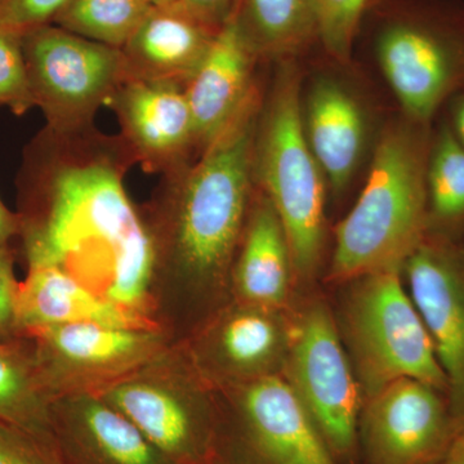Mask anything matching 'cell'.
<instances>
[{
    "instance_id": "1",
    "label": "cell",
    "mask_w": 464,
    "mask_h": 464,
    "mask_svg": "<svg viewBox=\"0 0 464 464\" xmlns=\"http://www.w3.org/2000/svg\"><path fill=\"white\" fill-rule=\"evenodd\" d=\"M136 159L121 136L45 127L20 173V234L29 268L50 267L139 317L157 276L149 222L124 177Z\"/></svg>"
},
{
    "instance_id": "2",
    "label": "cell",
    "mask_w": 464,
    "mask_h": 464,
    "mask_svg": "<svg viewBox=\"0 0 464 464\" xmlns=\"http://www.w3.org/2000/svg\"><path fill=\"white\" fill-rule=\"evenodd\" d=\"M262 96L194 160L163 174L148 221L157 275H170L200 299L213 301L231 286L256 191L253 145Z\"/></svg>"
},
{
    "instance_id": "3",
    "label": "cell",
    "mask_w": 464,
    "mask_h": 464,
    "mask_svg": "<svg viewBox=\"0 0 464 464\" xmlns=\"http://www.w3.org/2000/svg\"><path fill=\"white\" fill-rule=\"evenodd\" d=\"M432 125L401 114L383 124L362 194L335 226L326 282L342 285L364 275L401 273L427 235L426 163Z\"/></svg>"
},
{
    "instance_id": "4",
    "label": "cell",
    "mask_w": 464,
    "mask_h": 464,
    "mask_svg": "<svg viewBox=\"0 0 464 464\" xmlns=\"http://www.w3.org/2000/svg\"><path fill=\"white\" fill-rule=\"evenodd\" d=\"M362 39L399 114L411 121L432 125L464 90L462 0H374Z\"/></svg>"
},
{
    "instance_id": "5",
    "label": "cell",
    "mask_w": 464,
    "mask_h": 464,
    "mask_svg": "<svg viewBox=\"0 0 464 464\" xmlns=\"http://www.w3.org/2000/svg\"><path fill=\"white\" fill-rule=\"evenodd\" d=\"M302 78L299 60L275 63L256 125L253 177L282 221L295 279L308 283L325 252L329 192L302 125Z\"/></svg>"
},
{
    "instance_id": "6",
    "label": "cell",
    "mask_w": 464,
    "mask_h": 464,
    "mask_svg": "<svg viewBox=\"0 0 464 464\" xmlns=\"http://www.w3.org/2000/svg\"><path fill=\"white\" fill-rule=\"evenodd\" d=\"M334 314L362 400L401 378H414L448 393L447 378L422 317L400 271L364 275L342 284Z\"/></svg>"
},
{
    "instance_id": "7",
    "label": "cell",
    "mask_w": 464,
    "mask_h": 464,
    "mask_svg": "<svg viewBox=\"0 0 464 464\" xmlns=\"http://www.w3.org/2000/svg\"><path fill=\"white\" fill-rule=\"evenodd\" d=\"M282 377L341 464H355L362 393L342 343L334 313L320 298L293 311Z\"/></svg>"
},
{
    "instance_id": "8",
    "label": "cell",
    "mask_w": 464,
    "mask_h": 464,
    "mask_svg": "<svg viewBox=\"0 0 464 464\" xmlns=\"http://www.w3.org/2000/svg\"><path fill=\"white\" fill-rule=\"evenodd\" d=\"M34 108L53 130H83L112 92L128 78L123 52L57 25L23 35Z\"/></svg>"
},
{
    "instance_id": "9",
    "label": "cell",
    "mask_w": 464,
    "mask_h": 464,
    "mask_svg": "<svg viewBox=\"0 0 464 464\" xmlns=\"http://www.w3.org/2000/svg\"><path fill=\"white\" fill-rule=\"evenodd\" d=\"M343 66L328 58V65L304 74L301 87L304 136L335 199L368 169L384 124Z\"/></svg>"
},
{
    "instance_id": "10",
    "label": "cell",
    "mask_w": 464,
    "mask_h": 464,
    "mask_svg": "<svg viewBox=\"0 0 464 464\" xmlns=\"http://www.w3.org/2000/svg\"><path fill=\"white\" fill-rule=\"evenodd\" d=\"M460 431L445 391L401 378L362 402L357 454L362 464H433Z\"/></svg>"
},
{
    "instance_id": "11",
    "label": "cell",
    "mask_w": 464,
    "mask_h": 464,
    "mask_svg": "<svg viewBox=\"0 0 464 464\" xmlns=\"http://www.w3.org/2000/svg\"><path fill=\"white\" fill-rule=\"evenodd\" d=\"M401 276L447 378L451 411L464 430V237L426 235Z\"/></svg>"
},
{
    "instance_id": "12",
    "label": "cell",
    "mask_w": 464,
    "mask_h": 464,
    "mask_svg": "<svg viewBox=\"0 0 464 464\" xmlns=\"http://www.w3.org/2000/svg\"><path fill=\"white\" fill-rule=\"evenodd\" d=\"M101 398L127 417L170 463H221L218 420L200 395L133 378L110 387Z\"/></svg>"
},
{
    "instance_id": "13",
    "label": "cell",
    "mask_w": 464,
    "mask_h": 464,
    "mask_svg": "<svg viewBox=\"0 0 464 464\" xmlns=\"http://www.w3.org/2000/svg\"><path fill=\"white\" fill-rule=\"evenodd\" d=\"M237 415L246 464H341L282 375L241 383Z\"/></svg>"
},
{
    "instance_id": "14",
    "label": "cell",
    "mask_w": 464,
    "mask_h": 464,
    "mask_svg": "<svg viewBox=\"0 0 464 464\" xmlns=\"http://www.w3.org/2000/svg\"><path fill=\"white\" fill-rule=\"evenodd\" d=\"M106 106L115 112L119 136L143 169L164 174L191 160L194 125L181 85L127 78Z\"/></svg>"
},
{
    "instance_id": "15",
    "label": "cell",
    "mask_w": 464,
    "mask_h": 464,
    "mask_svg": "<svg viewBox=\"0 0 464 464\" xmlns=\"http://www.w3.org/2000/svg\"><path fill=\"white\" fill-rule=\"evenodd\" d=\"M259 63L232 16L185 87L194 125L195 158L261 96Z\"/></svg>"
},
{
    "instance_id": "16",
    "label": "cell",
    "mask_w": 464,
    "mask_h": 464,
    "mask_svg": "<svg viewBox=\"0 0 464 464\" xmlns=\"http://www.w3.org/2000/svg\"><path fill=\"white\" fill-rule=\"evenodd\" d=\"M35 359L48 389L72 380L112 375L142 362L159 344L141 326L75 323L33 333Z\"/></svg>"
},
{
    "instance_id": "17",
    "label": "cell",
    "mask_w": 464,
    "mask_h": 464,
    "mask_svg": "<svg viewBox=\"0 0 464 464\" xmlns=\"http://www.w3.org/2000/svg\"><path fill=\"white\" fill-rule=\"evenodd\" d=\"M292 326V310H268L237 301L207 329L201 356L210 373L239 384L282 375Z\"/></svg>"
},
{
    "instance_id": "18",
    "label": "cell",
    "mask_w": 464,
    "mask_h": 464,
    "mask_svg": "<svg viewBox=\"0 0 464 464\" xmlns=\"http://www.w3.org/2000/svg\"><path fill=\"white\" fill-rule=\"evenodd\" d=\"M52 427L63 464H172L99 396L52 402Z\"/></svg>"
},
{
    "instance_id": "19",
    "label": "cell",
    "mask_w": 464,
    "mask_h": 464,
    "mask_svg": "<svg viewBox=\"0 0 464 464\" xmlns=\"http://www.w3.org/2000/svg\"><path fill=\"white\" fill-rule=\"evenodd\" d=\"M219 30L192 16L176 3L152 7L121 48L128 78L185 88Z\"/></svg>"
},
{
    "instance_id": "20",
    "label": "cell",
    "mask_w": 464,
    "mask_h": 464,
    "mask_svg": "<svg viewBox=\"0 0 464 464\" xmlns=\"http://www.w3.org/2000/svg\"><path fill=\"white\" fill-rule=\"evenodd\" d=\"M293 267L285 230L270 199L256 186L231 273L239 302L268 310H292Z\"/></svg>"
},
{
    "instance_id": "21",
    "label": "cell",
    "mask_w": 464,
    "mask_h": 464,
    "mask_svg": "<svg viewBox=\"0 0 464 464\" xmlns=\"http://www.w3.org/2000/svg\"><path fill=\"white\" fill-rule=\"evenodd\" d=\"M97 323L141 326L139 317L103 301L81 283L50 267L29 268L18 286V332L36 333L52 326Z\"/></svg>"
},
{
    "instance_id": "22",
    "label": "cell",
    "mask_w": 464,
    "mask_h": 464,
    "mask_svg": "<svg viewBox=\"0 0 464 464\" xmlns=\"http://www.w3.org/2000/svg\"><path fill=\"white\" fill-rule=\"evenodd\" d=\"M232 16L261 63L301 60L317 47L316 0H240Z\"/></svg>"
},
{
    "instance_id": "23",
    "label": "cell",
    "mask_w": 464,
    "mask_h": 464,
    "mask_svg": "<svg viewBox=\"0 0 464 464\" xmlns=\"http://www.w3.org/2000/svg\"><path fill=\"white\" fill-rule=\"evenodd\" d=\"M426 201L427 235L464 237V148L440 118L427 154Z\"/></svg>"
},
{
    "instance_id": "24",
    "label": "cell",
    "mask_w": 464,
    "mask_h": 464,
    "mask_svg": "<svg viewBox=\"0 0 464 464\" xmlns=\"http://www.w3.org/2000/svg\"><path fill=\"white\" fill-rule=\"evenodd\" d=\"M50 389L38 362L0 340V422L14 424L54 442Z\"/></svg>"
},
{
    "instance_id": "25",
    "label": "cell",
    "mask_w": 464,
    "mask_h": 464,
    "mask_svg": "<svg viewBox=\"0 0 464 464\" xmlns=\"http://www.w3.org/2000/svg\"><path fill=\"white\" fill-rule=\"evenodd\" d=\"M149 0H69L54 25L121 50L151 11Z\"/></svg>"
},
{
    "instance_id": "26",
    "label": "cell",
    "mask_w": 464,
    "mask_h": 464,
    "mask_svg": "<svg viewBox=\"0 0 464 464\" xmlns=\"http://www.w3.org/2000/svg\"><path fill=\"white\" fill-rule=\"evenodd\" d=\"M374 0H316L317 47L326 58L351 65L362 21Z\"/></svg>"
},
{
    "instance_id": "27",
    "label": "cell",
    "mask_w": 464,
    "mask_h": 464,
    "mask_svg": "<svg viewBox=\"0 0 464 464\" xmlns=\"http://www.w3.org/2000/svg\"><path fill=\"white\" fill-rule=\"evenodd\" d=\"M0 106L24 115L34 108L23 51V36L0 29Z\"/></svg>"
},
{
    "instance_id": "28",
    "label": "cell",
    "mask_w": 464,
    "mask_h": 464,
    "mask_svg": "<svg viewBox=\"0 0 464 464\" xmlns=\"http://www.w3.org/2000/svg\"><path fill=\"white\" fill-rule=\"evenodd\" d=\"M0 464H63L56 445L34 433L0 422Z\"/></svg>"
},
{
    "instance_id": "29",
    "label": "cell",
    "mask_w": 464,
    "mask_h": 464,
    "mask_svg": "<svg viewBox=\"0 0 464 464\" xmlns=\"http://www.w3.org/2000/svg\"><path fill=\"white\" fill-rule=\"evenodd\" d=\"M69 0H0V29L23 36L53 23Z\"/></svg>"
},
{
    "instance_id": "30",
    "label": "cell",
    "mask_w": 464,
    "mask_h": 464,
    "mask_svg": "<svg viewBox=\"0 0 464 464\" xmlns=\"http://www.w3.org/2000/svg\"><path fill=\"white\" fill-rule=\"evenodd\" d=\"M18 286L9 246L0 248V340L11 337L17 329Z\"/></svg>"
},
{
    "instance_id": "31",
    "label": "cell",
    "mask_w": 464,
    "mask_h": 464,
    "mask_svg": "<svg viewBox=\"0 0 464 464\" xmlns=\"http://www.w3.org/2000/svg\"><path fill=\"white\" fill-rule=\"evenodd\" d=\"M240 0H174L176 5L215 29H222L237 11Z\"/></svg>"
},
{
    "instance_id": "32",
    "label": "cell",
    "mask_w": 464,
    "mask_h": 464,
    "mask_svg": "<svg viewBox=\"0 0 464 464\" xmlns=\"http://www.w3.org/2000/svg\"><path fill=\"white\" fill-rule=\"evenodd\" d=\"M439 118L447 124L454 139L464 148V90L445 103Z\"/></svg>"
},
{
    "instance_id": "33",
    "label": "cell",
    "mask_w": 464,
    "mask_h": 464,
    "mask_svg": "<svg viewBox=\"0 0 464 464\" xmlns=\"http://www.w3.org/2000/svg\"><path fill=\"white\" fill-rule=\"evenodd\" d=\"M20 234V218L0 199V248L9 246V240Z\"/></svg>"
},
{
    "instance_id": "34",
    "label": "cell",
    "mask_w": 464,
    "mask_h": 464,
    "mask_svg": "<svg viewBox=\"0 0 464 464\" xmlns=\"http://www.w3.org/2000/svg\"><path fill=\"white\" fill-rule=\"evenodd\" d=\"M433 464H464V430L454 439L448 450Z\"/></svg>"
},
{
    "instance_id": "35",
    "label": "cell",
    "mask_w": 464,
    "mask_h": 464,
    "mask_svg": "<svg viewBox=\"0 0 464 464\" xmlns=\"http://www.w3.org/2000/svg\"><path fill=\"white\" fill-rule=\"evenodd\" d=\"M152 7H164V5H174V0H149Z\"/></svg>"
},
{
    "instance_id": "36",
    "label": "cell",
    "mask_w": 464,
    "mask_h": 464,
    "mask_svg": "<svg viewBox=\"0 0 464 464\" xmlns=\"http://www.w3.org/2000/svg\"><path fill=\"white\" fill-rule=\"evenodd\" d=\"M215 464H221V463H215Z\"/></svg>"
}]
</instances>
